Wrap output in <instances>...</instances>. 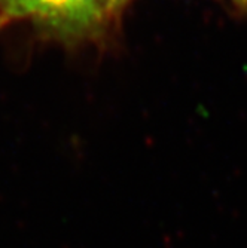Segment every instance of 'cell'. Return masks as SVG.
<instances>
[{"label":"cell","instance_id":"cell-1","mask_svg":"<svg viewBox=\"0 0 247 248\" xmlns=\"http://www.w3.org/2000/svg\"><path fill=\"white\" fill-rule=\"evenodd\" d=\"M8 18H30L61 39H83L100 30L119 9L116 0H2Z\"/></svg>","mask_w":247,"mask_h":248},{"label":"cell","instance_id":"cell-4","mask_svg":"<svg viewBox=\"0 0 247 248\" xmlns=\"http://www.w3.org/2000/svg\"><path fill=\"white\" fill-rule=\"evenodd\" d=\"M125 2H127V0H116V3H118V6H119V8H121Z\"/></svg>","mask_w":247,"mask_h":248},{"label":"cell","instance_id":"cell-5","mask_svg":"<svg viewBox=\"0 0 247 248\" xmlns=\"http://www.w3.org/2000/svg\"><path fill=\"white\" fill-rule=\"evenodd\" d=\"M0 5H2V0H0ZM2 8H3V6H2Z\"/></svg>","mask_w":247,"mask_h":248},{"label":"cell","instance_id":"cell-2","mask_svg":"<svg viewBox=\"0 0 247 248\" xmlns=\"http://www.w3.org/2000/svg\"><path fill=\"white\" fill-rule=\"evenodd\" d=\"M5 19H8V16H6V14H5V11H3L2 5H0V24H2V22H3Z\"/></svg>","mask_w":247,"mask_h":248},{"label":"cell","instance_id":"cell-3","mask_svg":"<svg viewBox=\"0 0 247 248\" xmlns=\"http://www.w3.org/2000/svg\"><path fill=\"white\" fill-rule=\"evenodd\" d=\"M234 2L241 5V6H247V0H234Z\"/></svg>","mask_w":247,"mask_h":248}]
</instances>
